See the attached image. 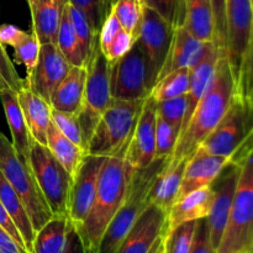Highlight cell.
<instances>
[{
    "instance_id": "obj_1",
    "label": "cell",
    "mask_w": 253,
    "mask_h": 253,
    "mask_svg": "<svg viewBox=\"0 0 253 253\" xmlns=\"http://www.w3.org/2000/svg\"><path fill=\"white\" fill-rule=\"evenodd\" d=\"M236 94V84L226 57H220L214 78L198 103L192 118L180 132L172 156L166 158L167 165L189 160L203 141L219 125Z\"/></svg>"
},
{
    "instance_id": "obj_2",
    "label": "cell",
    "mask_w": 253,
    "mask_h": 253,
    "mask_svg": "<svg viewBox=\"0 0 253 253\" xmlns=\"http://www.w3.org/2000/svg\"><path fill=\"white\" fill-rule=\"evenodd\" d=\"M132 169L124 157H105L99 173L95 199L84 221L76 227L83 240L85 253H96L109 222L127 195Z\"/></svg>"
},
{
    "instance_id": "obj_3",
    "label": "cell",
    "mask_w": 253,
    "mask_h": 253,
    "mask_svg": "<svg viewBox=\"0 0 253 253\" xmlns=\"http://www.w3.org/2000/svg\"><path fill=\"white\" fill-rule=\"evenodd\" d=\"M166 158H156L145 169L132 173L125 202L109 222L96 253H116L124 239L132 229L143 211L148 208V193L162 168Z\"/></svg>"
},
{
    "instance_id": "obj_4",
    "label": "cell",
    "mask_w": 253,
    "mask_h": 253,
    "mask_svg": "<svg viewBox=\"0 0 253 253\" xmlns=\"http://www.w3.org/2000/svg\"><path fill=\"white\" fill-rule=\"evenodd\" d=\"M143 100L113 99L93 131L86 153L101 157H124Z\"/></svg>"
},
{
    "instance_id": "obj_5",
    "label": "cell",
    "mask_w": 253,
    "mask_h": 253,
    "mask_svg": "<svg viewBox=\"0 0 253 253\" xmlns=\"http://www.w3.org/2000/svg\"><path fill=\"white\" fill-rule=\"evenodd\" d=\"M0 170L21 199L36 232L53 214L40 190L30 165L21 160L2 132H0Z\"/></svg>"
},
{
    "instance_id": "obj_6",
    "label": "cell",
    "mask_w": 253,
    "mask_h": 253,
    "mask_svg": "<svg viewBox=\"0 0 253 253\" xmlns=\"http://www.w3.org/2000/svg\"><path fill=\"white\" fill-rule=\"evenodd\" d=\"M253 247V150L241 165L226 229L216 253H251Z\"/></svg>"
},
{
    "instance_id": "obj_7",
    "label": "cell",
    "mask_w": 253,
    "mask_h": 253,
    "mask_svg": "<svg viewBox=\"0 0 253 253\" xmlns=\"http://www.w3.org/2000/svg\"><path fill=\"white\" fill-rule=\"evenodd\" d=\"M85 66V89L78 120L83 136V148L86 153V147L99 119L113 101L110 86L111 64L101 52L98 41L94 44Z\"/></svg>"
},
{
    "instance_id": "obj_8",
    "label": "cell",
    "mask_w": 253,
    "mask_h": 253,
    "mask_svg": "<svg viewBox=\"0 0 253 253\" xmlns=\"http://www.w3.org/2000/svg\"><path fill=\"white\" fill-rule=\"evenodd\" d=\"M29 165L53 215H68L72 178L48 147L34 141Z\"/></svg>"
},
{
    "instance_id": "obj_9",
    "label": "cell",
    "mask_w": 253,
    "mask_h": 253,
    "mask_svg": "<svg viewBox=\"0 0 253 253\" xmlns=\"http://www.w3.org/2000/svg\"><path fill=\"white\" fill-rule=\"evenodd\" d=\"M253 132V106L235 94L229 110L219 125L199 146L209 155L231 158L235 151Z\"/></svg>"
},
{
    "instance_id": "obj_10",
    "label": "cell",
    "mask_w": 253,
    "mask_h": 253,
    "mask_svg": "<svg viewBox=\"0 0 253 253\" xmlns=\"http://www.w3.org/2000/svg\"><path fill=\"white\" fill-rule=\"evenodd\" d=\"M173 31L174 27L158 12L147 6L143 7L136 43L145 54L150 89L153 88L162 71L172 41Z\"/></svg>"
},
{
    "instance_id": "obj_11",
    "label": "cell",
    "mask_w": 253,
    "mask_h": 253,
    "mask_svg": "<svg viewBox=\"0 0 253 253\" xmlns=\"http://www.w3.org/2000/svg\"><path fill=\"white\" fill-rule=\"evenodd\" d=\"M226 58L239 84L253 32L252 0H226Z\"/></svg>"
},
{
    "instance_id": "obj_12",
    "label": "cell",
    "mask_w": 253,
    "mask_h": 253,
    "mask_svg": "<svg viewBox=\"0 0 253 253\" xmlns=\"http://www.w3.org/2000/svg\"><path fill=\"white\" fill-rule=\"evenodd\" d=\"M111 95L119 100H143L150 95L145 54L135 42L130 51L111 64Z\"/></svg>"
},
{
    "instance_id": "obj_13",
    "label": "cell",
    "mask_w": 253,
    "mask_h": 253,
    "mask_svg": "<svg viewBox=\"0 0 253 253\" xmlns=\"http://www.w3.org/2000/svg\"><path fill=\"white\" fill-rule=\"evenodd\" d=\"M104 160L105 157L86 153L72 180L68 203V217L76 227H78L84 221L88 212L90 211L91 205L95 199L99 173H100Z\"/></svg>"
},
{
    "instance_id": "obj_14",
    "label": "cell",
    "mask_w": 253,
    "mask_h": 253,
    "mask_svg": "<svg viewBox=\"0 0 253 253\" xmlns=\"http://www.w3.org/2000/svg\"><path fill=\"white\" fill-rule=\"evenodd\" d=\"M157 103L150 95L145 99L124 160L132 169H145L156 160Z\"/></svg>"
},
{
    "instance_id": "obj_15",
    "label": "cell",
    "mask_w": 253,
    "mask_h": 253,
    "mask_svg": "<svg viewBox=\"0 0 253 253\" xmlns=\"http://www.w3.org/2000/svg\"><path fill=\"white\" fill-rule=\"evenodd\" d=\"M240 173H241V167L230 162L211 184L215 195L211 210L208 216V224H209L210 240L215 251L220 246L222 235L229 221Z\"/></svg>"
},
{
    "instance_id": "obj_16",
    "label": "cell",
    "mask_w": 253,
    "mask_h": 253,
    "mask_svg": "<svg viewBox=\"0 0 253 253\" xmlns=\"http://www.w3.org/2000/svg\"><path fill=\"white\" fill-rule=\"evenodd\" d=\"M71 68L72 66L56 43H43L34 73L29 81H25V84L49 104L52 95Z\"/></svg>"
},
{
    "instance_id": "obj_17",
    "label": "cell",
    "mask_w": 253,
    "mask_h": 253,
    "mask_svg": "<svg viewBox=\"0 0 253 253\" xmlns=\"http://www.w3.org/2000/svg\"><path fill=\"white\" fill-rule=\"evenodd\" d=\"M167 212L156 205H148L132 229L128 231L116 253H148L163 236Z\"/></svg>"
},
{
    "instance_id": "obj_18",
    "label": "cell",
    "mask_w": 253,
    "mask_h": 253,
    "mask_svg": "<svg viewBox=\"0 0 253 253\" xmlns=\"http://www.w3.org/2000/svg\"><path fill=\"white\" fill-rule=\"evenodd\" d=\"M221 57L219 49L215 46L212 41L204 42L203 48L198 58L195 59L194 63L189 68V89H188L187 98L188 105L187 111H185L184 123L182 126V132L184 127L187 126L188 121L192 118L198 103L204 95L207 89L209 88L212 78H214L215 69L219 58Z\"/></svg>"
},
{
    "instance_id": "obj_19",
    "label": "cell",
    "mask_w": 253,
    "mask_h": 253,
    "mask_svg": "<svg viewBox=\"0 0 253 253\" xmlns=\"http://www.w3.org/2000/svg\"><path fill=\"white\" fill-rule=\"evenodd\" d=\"M230 161L231 158L226 156L209 155L198 148L188 160L177 200L194 190L211 185Z\"/></svg>"
},
{
    "instance_id": "obj_20",
    "label": "cell",
    "mask_w": 253,
    "mask_h": 253,
    "mask_svg": "<svg viewBox=\"0 0 253 253\" xmlns=\"http://www.w3.org/2000/svg\"><path fill=\"white\" fill-rule=\"evenodd\" d=\"M214 189L211 185L194 190L175 200L174 204L167 211L165 231L163 235L169 232L174 227L188 221H197L209 216L214 202Z\"/></svg>"
},
{
    "instance_id": "obj_21",
    "label": "cell",
    "mask_w": 253,
    "mask_h": 253,
    "mask_svg": "<svg viewBox=\"0 0 253 253\" xmlns=\"http://www.w3.org/2000/svg\"><path fill=\"white\" fill-rule=\"evenodd\" d=\"M27 128L34 141L47 145V130L51 125V105L34 89L25 84L16 91Z\"/></svg>"
},
{
    "instance_id": "obj_22",
    "label": "cell",
    "mask_w": 253,
    "mask_h": 253,
    "mask_svg": "<svg viewBox=\"0 0 253 253\" xmlns=\"http://www.w3.org/2000/svg\"><path fill=\"white\" fill-rule=\"evenodd\" d=\"M0 100H1L5 118H6L10 132H11L12 146L21 160L29 163L30 151L34 143V138L31 137L27 128L16 91L10 89L7 85L0 86Z\"/></svg>"
},
{
    "instance_id": "obj_23",
    "label": "cell",
    "mask_w": 253,
    "mask_h": 253,
    "mask_svg": "<svg viewBox=\"0 0 253 253\" xmlns=\"http://www.w3.org/2000/svg\"><path fill=\"white\" fill-rule=\"evenodd\" d=\"M203 44L204 42L195 39L184 26L174 27L169 49L158 79L175 69L190 68L202 52Z\"/></svg>"
},
{
    "instance_id": "obj_24",
    "label": "cell",
    "mask_w": 253,
    "mask_h": 253,
    "mask_svg": "<svg viewBox=\"0 0 253 253\" xmlns=\"http://www.w3.org/2000/svg\"><path fill=\"white\" fill-rule=\"evenodd\" d=\"M187 163L188 160H183L175 165H167L165 160L148 193L150 205H156L166 212L170 209L177 200Z\"/></svg>"
},
{
    "instance_id": "obj_25",
    "label": "cell",
    "mask_w": 253,
    "mask_h": 253,
    "mask_svg": "<svg viewBox=\"0 0 253 253\" xmlns=\"http://www.w3.org/2000/svg\"><path fill=\"white\" fill-rule=\"evenodd\" d=\"M86 82V66L72 67L52 95L49 105L52 109L69 114L81 113L83 105L84 89Z\"/></svg>"
},
{
    "instance_id": "obj_26",
    "label": "cell",
    "mask_w": 253,
    "mask_h": 253,
    "mask_svg": "<svg viewBox=\"0 0 253 253\" xmlns=\"http://www.w3.org/2000/svg\"><path fill=\"white\" fill-rule=\"evenodd\" d=\"M67 0H39L32 16V32L40 43H56L57 32Z\"/></svg>"
},
{
    "instance_id": "obj_27",
    "label": "cell",
    "mask_w": 253,
    "mask_h": 253,
    "mask_svg": "<svg viewBox=\"0 0 253 253\" xmlns=\"http://www.w3.org/2000/svg\"><path fill=\"white\" fill-rule=\"evenodd\" d=\"M0 202L4 205L7 214L10 215L14 224L16 225L17 230L21 234L27 253H34L32 245H34V239L36 232H35L31 220H30L29 214H27L21 199L16 194V192L12 189V187L7 182L6 178L4 177L1 170H0Z\"/></svg>"
},
{
    "instance_id": "obj_28",
    "label": "cell",
    "mask_w": 253,
    "mask_h": 253,
    "mask_svg": "<svg viewBox=\"0 0 253 253\" xmlns=\"http://www.w3.org/2000/svg\"><path fill=\"white\" fill-rule=\"evenodd\" d=\"M183 26L199 41L214 42V16L210 0H184Z\"/></svg>"
},
{
    "instance_id": "obj_29",
    "label": "cell",
    "mask_w": 253,
    "mask_h": 253,
    "mask_svg": "<svg viewBox=\"0 0 253 253\" xmlns=\"http://www.w3.org/2000/svg\"><path fill=\"white\" fill-rule=\"evenodd\" d=\"M72 222L68 215H53L35 234L34 253H62Z\"/></svg>"
},
{
    "instance_id": "obj_30",
    "label": "cell",
    "mask_w": 253,
    "mask_h": 253,
    "mask_svg": "<svg viewBox=\"0 0 253 253\" xmlns=\"http://www.w3.org/2000/svg\"><path fill=\"white\" fill-rule=\"evenodd\" d=\"M47 147L56 160L64 167L73 180L82 160L86 155L84 150L67 138L53 124L47 130Z\"/></svg>"
},
{
    "instance_id": "obj_31",
    "label": "cell",
    "mask_w": 253,
    "mask_h": 253,
    "mask_svg": "<svg viewBox=\"0 0 253 253\" xmlns=\"http://www.w3.org/2000/svg\"><path fill=\"white\" fill-rule=\"evenodd\" d=\"M57 46L72 67H83L86 64V58L83 53V48L77 37L71 19H69L66 5H64L61 24H59L58 32H57Z\"/></svg>"
},
{
    "instance_id": "obj_32",
    "label": "cell",
    "mask_w": 253,
    "mask_h": 253,
    "mask_svg": "<svg viewBox=\"0 0 253 253\" xmlns=\"http://www.w3.org/2000/svg\"><path fill=\"white\" fill-rule=\"evenodd\" d=\"M189 89V68H180L166 74L151 89L150 96L155 101L167 100L187 95Z\"/></svg>"
},
{
    "instance_id": "obj_33",
    "label": "cell",
    "mask_w": 253,
    "mask_h": 253,
    "mask_svg": "<svg viewBox=\"0 0 253 253\" xmlns=\"http://www.w3.org/2000/svg\"><path fill=\"white\" fill-rule=\"evenodd\" d=\"M143 2L141 0H113L111 7L115 16L118 17L121 27L131 35L133 39H137L138 29L142 20Z\"/></svg>"
},
{
    "instance_id": "obj_34",
    "label": "cell",
    "mask_w": 253,
    "mask_h": 253,
    "mask_svg": "<svg viewBox=\"0 0 253 253\" xmlns=\"http://www.w3.org/2000/svg\"><path fill=\"white\" fill-rule=\"evenodd\" d=\"M66 6L67 10H68L69 19H71L72 25H73L74 31H76L77 37H78L79 42L82 44V48H83L84 56H85L86 61H88L89 56L91 53V49H93L96 41H98V31L93 29L88 17L81 10L72 6L68 2L66 4Z\"/></svg>"
},
{
    "instance_id": "obj_35",
    "label": "cell",
    "mask_w": 253,
    "mask_h": 253,
    "mask_svg": "<svg viewBox=\"0 0 253 253\" xmlns=\"http://www.w3.org/2000/svg\"><path fill=\"white\" fill-rule=\"evenodd\" d=\"M197 221H188L163 235V253H190Z\"/></svg>"
},
{
    "instance_id": "obj_36",
    "label": "cell",
    "mask_w": 253,
    "mask_h": 253,
    "mask_svg": "<svg viewBox=\"0 0 253 253\" xmlns=\"http://www.w3.org/2000/svg\"><path fill=\"white\" fill-rule=\"evenodd\" d=\"M12 48H14L15 59H16L17 63L24 64L25 68H26V79L25 81H29L34 73L37 61H39L40 49H41V43H40L39 39L34 32L27 34V36Z\"/></svg>"
},
{
    "instance_id": "obj_37",
    "label": "cell",
    "mask_w": 253,
    "mask_h": 253,
    "mask_svg": "<svg viewBox=\"0 0 253 253\" xmlns=\"http://www.w3.org/2000/svg\"><path fill=\"white\" fill-rule=\"evenodd\" d=\"M179 138V131L173 127L168 121L157 114L156 121V158H168L172 156L177 141Z\"/></svg>"
},
{
    "instance_id": "obj_38",
    "label": "cell",
    "mask_w": 253,
    "mask_h": 253,
    "mask_svg": "<svg viewBox=\"0 0 253 253\" xmlns=\"http://www.w3.org/2000/svg\"><path fill=\"white\" fill-rule=\"evenodd\" d=\"M157 103V101H156ZM188 98L187 95L178 96V98L167 99V100L158 101L157 103V114L162 119L170 124L174 128L179 131L182 130L183 123H184L185 111H187Z\"/></svg>"
},
{
    "instance_id": "obj_39",
    "label": "cell",
    "mask_w": 253,
    "mask_h": 253,
    "mask_svg": "<svg viewBox=\"0 0 253 253\" xmlns=\"http://www.w3.org/2000/svg\"><path fill=\"white\" fill-rule=\"evenodd\" d=\"M51 120L52 124L67 138H69L72 142L83 148V136H82L81 124H79L78 116L76 114L63 113V111H58L56 109L51 108Z\"/></svg>"
},
{
    "instance_id": "obj_40",
    "label": "cell",
    "mask_w": 253,
    "mask_h": 253,
    "mask_svg": "<svg viewBox=\"0 0 253 253\" xmlns=\"http://www.w3.org/2000/svg\"><path fill=\"white\" fill-rule=\"evenodd\" d=\"M214 16V43L221 57H226V0H210Z\"/></svg>"
},
{
    "instance_id": "obj_41",
    "label": "cell",
    "mask_w": 253,
    "mask_h": 253,
    "mask_svg": "<svg viewBox=\"0 0 253 253\" xmlns=\"http://www.w3.org/2000/svg\"><path fill=\"white\" fill-rule=\"evenodd\" d=\"M236 95L253 106V32L244 68H242L241 78L236 86Z\"/></svg>"
},
{
    "instance_id": "obj_42",
    "label": "cell",
    "mask_w": 253,
    "mask_h": 253,
    "mask_svg": "<svg viewBox=\"0 0 253 253\" xmlns=\"http://www.w3.org/2000/svg\"><path fill=\"white\" fill-rule=\"evenodd\" d=\"M72 6L81 10L91 24L93 29L99 32L101 24L105 19L106 0H67Z\"/></svg>"
},
{
    "instance_id": "obj_43",
    "label": "cell",
    "mask_w": 253,
    "mask_h": 253,
    "mask_svg": "<svg viewBox=\"0 0 253 253\" xmlns=\"http://www.w3.org/2000/svg\"><path fill=\"white\" fill-rule=\"evenodd\" d=\"M0 77L4 81V83L14 91L20 90L25 85V81L20 78L19 73L15 69L14 63L5 51L4 44L1 42H0Z\"/></svg>"
},
{
    "instance_id": "obj_44",
    "label": "cell",
    "mask_w": 253,
    "mask_h": 253,
    "mask_svg": "<svg viewBox=\"0 0 253 253\" xmlns=\"http://www.w3.org/2000/svg\"><path fill=\"white\" fill-rule=\"evenodd\" d=\"M136 40L131 36L128 32H126L125 30H121L119 32L118 36L115 37L113 42L110 43V46L103 52L104 56L106 57V59L109 61V63L114 64L116 61L121 58L124 54L127 53L130 51L131 47L135 44Z\"/></svg>"
},
{
    "instance_id": "obj_45",
    "label": "cell",
    "mask_w": 253,
    "mask_h": 253,
    "mask_svg": "<svg viewBox=\"0 0 253 253\" xmlns=\"http://www.w3.org/2000/svg\"><path fill=\"white\" fill-rule=\"evenodd\" d=\"M190 253H216L211 245V240H210L208 217L197 220Z\"/></svg>"
},
{
    "instance_id": "obj_46",
    "label": "cell",
    "mask_w": 253,
    "mask_h": 253,
    "mask_svg": "<svg viewBox=\"0 0 253 253\" xmlns=\"http://www.w3.org/2000/svg\"><path fill=\"white\" fill-rule=\"evenodd\" d=\"M145 6L155 10L173 26L175 11V0H143Z\"/></svg>"
},
{
    "instance_id": "obj_47",
    "label": "cell",
    "mask_w": 253,
    "mask_h": 253,
    "mask_svg": "<svg viewBox=\"0 0 253 253\" xmlns=\"http://www.w3.org/2000/svg\"><path fill=\"white\" fill-rule=\"evenodd\" d=\"M27 36V32L22 31L15 25L5 24L0 26V42L2 44L15 47Z\"/></svg>"
},
{
    "instance_id": "obj_48",
    "label": "cell",
    "mask_w": 253,
    "mask_h": 253,
    "mask_svg": "<svg viewBox=\"0 0 253 253\" xmlns=\"http://www.w3.org/2000/svg\"><path fill=\"white\" fill-rule=\"evenodd\" d=\"M0 227H2V229L16 241V244L27 253L26 246H25V242L24 240H22L21 234H20V231L17 230L16 225L14 224V221H12V219L10 217V215L7 214L6 209H5L4 205L1 204V202H0Z\"/></svg>"
},
{
    "instance_id": "obj_49",
    "label": "cell",
    "mask_w": 253,
    "mask_h": 253,
    "mask_svg": "<svg viewBox=\"0 0 253 253\" xmlns=\"http://www.w3.org/2000/svg\"><path fill=\"white\" fill-rule=\"evenodd\" d=\"M62 253H85V247H84L83 240H82L78 230L76 229V226L73 224L69 227L68 235H67L66 247H64Z\"/></svg>"
},
{
    "instance_id": "obj_50",
    "label": "cell",
    "mask_w": 253,
    "mask_h": 253,
    "mask_svg": "<svg viewBox=\"0 0 253 253\" xmlns=\"http://www.w3.org/2000/svg\"><path fill=\"white\" fill-rule=\"evenodd\" d=\"M0 253H26L14 239L0 227Z\"/></svg>"
},
{
    "instance_id": "obj_51",
    "label": "cell",
    "mask_w": 253,
    "mask_h": 253,
    "mask_svg": "<svg viewBox=\"0 0 253 253\" xmlns=\"http://www.w3.org/2000/svg\"><path fill=\"white\" fill-rule=\"evenodd\" d=\"M162 240H163V236H161L160 239L157 240V242H156V244L153 245V247H152V249H151V251L148 252V253H157L158 249H160V246H161V244H162Z\"/></svg>"
},
{
    "instance_id": "obj_52",
    "label": "cell",
    "mask_w": 253,
    "mask_h": 253,
    "mask_svg": "<svg viewBox=\"0 0 253 253\" xmlns=\"http://www.w3.org/2000/svg\"><path fill=\"white\" fill-rule=\"evenodd\" d=\"M37 1H39V0H27V2H29V6H30V11H34V9H35V6H36V4H37Z\"/></svg>"
},
{
    "instance_id": "obj_53",
    "label": "cell",
    "mask_w": 253,
    "mask_h": 253,
    "mask_svg": "<svg viewBox=\"0 0 253 253\" xmlns=\"http://www.w3.org/2000/svg\"><path fill=\"white\" fill-rule=\"evenodd\" d=\"M157 253H163V240H162V244H161V246H160V249H158Z\"/></svg>"
},
{
    "instance_id": "obj_54",
    "label": "cell",
    "mask_w": 253,
    "mask_h": 253,
    "mask_svg": "<svg viewBox=\"0 0 253 253\" xmlns=\"http://www.w3.org/2000/svg\"><path fill=\"white\" fill-rule=\"evenodd\" d=\"M2 85H6V84L4 83V81H2L1 77H0V86H2Z\"/></svg>"
},
{
    "instance_id": "obj_55",
    "label": "cell",
    "mask_w": 253,
    "mask_h": 253,
    "mask_svg": "<svg viewBox=\"0 0 253 253\" xmlns=\"http://www.w3.org/2000/svg\"><path fill=\"white\" fill-rule=\"evenodd\" d=\"M251 253H253V247H252V251H251Z\"/></svg>"
},
{
    "instance_id": "obj_56",
    "label": "cell",
    "mask_w": 253,
    "mask_h": 253,
    "mask_svg": "<svg viewBox=\"0 0 253 253\" xmlns=\"http://www.w3.org/2000/svg\"><path fill=\"white\" fill-rule=\"evenodd\" d=\"M141 1H142V2H143V0H141ZM111 2H113V1H111ZM143 5H145V4H143Z\"/></svg>"
},
{
    "instance_id": "obj_57",
    "label": "cell",
    "mask_w": 253,
    "mask_h": 253,
    "mask_svg": "<svg viewBox=\"0 0 253 253\" xmlns=\"http://www.w3.org/2000/svg\"><path fill=\"white\" fill-rule=\"evenodd\" d=\"M111 1H113V0H111Z\"/></svg>"
},
{
    "instance_id": "obj_58",
    "label": "cell",
    "mask_w": 253,
    "mask_h": 253,
    "mask_svg": "<svg viewBox=\"0 0 253 253\" xmlns=\"http://www.w3.org/2000/svg\"><path fill=\"white\" fill-rule=\"evenodd\" d=\"M252 1H253V0H252Z\"/></svg>"
}]
</instances>
